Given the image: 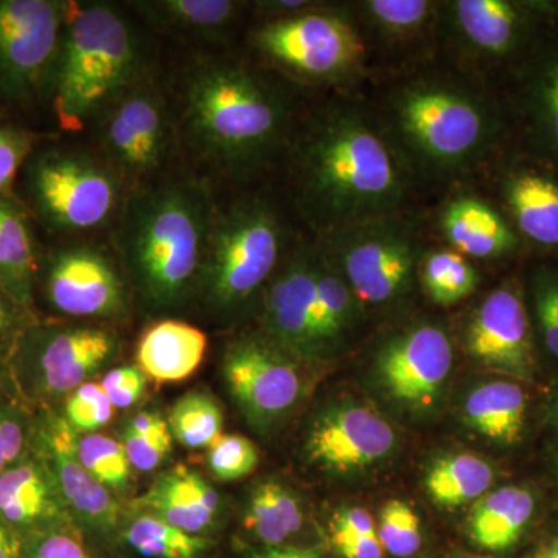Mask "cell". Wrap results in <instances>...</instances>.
Instances as JSON below:
<instances>
[{"instance_id":"1","label":"cell","mask_w":558,"mask_h":558,"mask_svg":"<svg viewBox=\"0 0 558 558\" xmlns=\"http://www.w3.org/2000/svg\"><path fill=\"white\" fill-rule=\"evenodd\" d=\"M270 182L314 240L428 202L363 94L312 97Z\"/></svg>"},{"instance_id":"55","label":"cell","mask_w":558,"mask_h":558,"mask_svg":"<svg viewBox=\"0 0 558 558\" xmlns=\"http://www.w3.org/2000/svg\"><path fill=\"white\" fill-rule=\"evenodd\" d=\"M534 558H558V534L550 535V537L543 539Z\"/></svg>"},{"instance_id":"11","label":"cell","mask_w":558,"mask_h":558,"mask_svg":"<svg viewBox=\"0 0 558 558\" xmlns=\"http://www.w3.org/2000/svg\"><path fill=\"white\" fill-rule=\"evenodd\" d=\"M119 349V336L106 326L38 319L11 355V380L25 405L49 410L105 369Z\"/></svg>"},{"instance_id":"43","label":"cell","mask_w":558,"mask_h":558,"mask_svg":"<svg viewBox=\"0 0 558 558\" xmlns=\"http://www.w3.org/2000/svg\"><path fill=\"white\" fill-rule=\"evenodd\" d=\"M35 427L36 416L20 396L0 400V473L27 453Z\"/></svg>"},{"instance_id":"45","label":"cell","mask_w":558,"mask_h":558,"mask_svg":"<svg viewBox=\"0 0 558 558\" xmlns=\"http://www.w3.org/2000/svg\"><path fill=\"white\" fill-rule=\"evenodd\" d=\"M258 459L255 444L240 435L219 436L207 451L209 470L222 481H236L250 475L258 465Z\"/></svg>"},{"instance_id":"18","label":"cell","mask_w":558,"mask_h":558,"mask_svg":"<svg viewBox=\"0 0 558 558\" xmlns=\"http://www.w3.org/2000/svg\"><path fill=\"white\" fill-rule=\"evenodd\" d=\"M301 365L256 330L227 344L222 374L231 398L250 424L264 429L274 427L299 405L304 395Z\"/></svg>"},{"instance_id":"47","label":"cell","mask_w":558,"mask_h":558,"mask_svg":"<svg viewBox=\"0 0 558 558\" xmlns=\"http://www.w3.org/2000/svg\"><path fill=\"white\" fill-rule=\"evenodd\" d=\"M38 319L35 311L24 306L5 289L0 288V363L2 365L9 366L11 355L16 351L22 337Z\"/></svg>"},{"instance_id":"33","label":"cell","mask_w":558,"mask_h":558,"mask_svg":"<svg viewBox=\"0 0 558 558\" xmlns=\"http://www.w3.org/2000/svg\"><path fill=\"white\" fill-rule=\"evenodd\" d=\"M418 292L433 306H459L478 293L483 284V267L453 250L429 244L418 263Z\"/></svg>"},{"instance_id":"29","label":"cell","mask_w":558,"mask_h":558,"mask_svg":"<svg viewBox=\"0 0 558 558\" xmlns=\"http://www.w3.org/2000/svg\"><path fill=\"white\" fill-rule=\"evenodd\" d=\"M314 244L315 317L323 351L326 359H330L354 343L368 317L340 271L317 242Z\"/></svg>"},{"instance_id":"21","label":"cell","mask_w":558,"mask_h":558,"mask_svg":"<svg viewBox=\"0 0 558 558\" xmlns=\"http://www.w3.org/2000/svg\"><path fill=\"white\" fill-rule=\"evenodd\" d=\"M259 332L301 363L326 360L315 317V244L301 233L258 306Z\"/></svg>"},{"instance_id":"32","label":"cell","mask_w":558,"mask_h":558,"mask_svg":"<svg viewBox=\"0 0 558 558\" xmlns=\"http://www.w3.org/2000/svg\"><path fill=\"white\" fill-rule=\"evenodd\" d=\"M529 399L515 381L495 380L473 389L464 402V421L498 446L512 447L524 438Z\"/></svg>"},{"instance_id":"15","label":"cell","mask_w":558,"mask_h":558,"mask_svg":"<svg viewBox=\"0 0 558 558\" xmlns=\"http://www.w3.org/2000/svg\"><path fill=\"white\" fill-rule=\"evenodd\" d=\"M36 290L61 317L121 319L128 314V288L117 260L97 245L68 240L40 248Z\"/></svg>"},{"instance_id":"53","label":"cell","mask_w":558,"mask_h":558,"mask_svg":"<svg viewBox=\"0 0 558 558\" xmlns=\"http://www.w3.org/2000/svg\"><path fill=\"white\" fill-rule=\"evenodd\" d=\"M21 539L0 520V558H20Z\"/></svg>"},{"instance_id":"12","label":"cell","mask_w":558,"mask_h":558,"mask_svg":"<svg viewBox=\"0 0 558 558\" xmlns=\"http://www.w3.org/2000/svg\"><path fill=\"white\" fill-rule=\"evenodd\" d=\"M95 153L117 172L128 191L143 189L168 174L175 148V123L163 90L143 76L92 121Z\"/></svg>"},{"instance_id":"8","label":"cell","mask_w":558,"mask_h":558,"mask_svg":"<svg viewBox=\"0 0 558 558\" xmlns=\"http://www.w3.org/2000/svg\"><path fill=\"white\" fill-rule=\"evenodd\" d=\"M558 31V0H440L438 60L505 95Z\"/></svg>"},{"instance_id":"3","label":"cell","mask_w":558,"mask_h":558,"mask_svg":"<svg viewBox=\"0 0 558 558\" xmlns=\"http://www.w3.org/2000/svg\"><path fill=\"white\" fill-rule=\"evenodd\" d=\"M312 100L247 53L194 62L180 87L179 131L234 189L270 182Z\"/></svg>"},{"instance_id":"51","label":"cell","mask_w":558,"mask_h":558,"mask_svg":"<svg viewBox=\"0 0 558 558\" xmlns=\"http://www.w3.org/2000/svg\"><path fill=\"white\" fill-rule=\"evenodd\" d=\"M332 534L377 535V526L368 510L352 508L341 510L333 519Z\"/></svg>"},{"instance_id":"24","label":"cell","mask_w":558,"mask_h":558,"mask_svg":"<svg viewBox=\"0 0 558 558\" xmlns=\"http://www.w3.org/2000/svg\"><path fill=\"white\" fill-rule=\"evenodd\" d=\"M396 447L391 424L377 411L341 405L317 418L307 454L315 464L337 473H351L384 461Z\"/></svg>"},{"instance_id":"50","label":"cell","mask_w":558,"mask_h":558,"mask_svg":"<svg viewBox=\"0 0 558 558\" xmlns=\"http://www.w3.org/2000/svg\"><path fill=\"white\" fill-rule=\"evenodd\" d=\"M332 543L344 558H381L384 546L377 535L332 534Z\"/></svg>"},{"instance_id":"41","label":"cell","mask_w":558,"mask_h":558,"mask_svg":"<svg viewBox=\"0 0 558 558\" xmlns=\"http://www.w3.org/2000/svg\"><path fill=\"white\" fill-rule=\"evenodd\" d=\"M50 135L24 126L0 109V196L17 197L16 183L33 150Z\"/></svg>"},{"instance_id":"5","label":"cell","mask_w":558,"mask_h":558,"mask_svg":"<svg viewBox=\"0 0 558 558\" xmlns=\"http://www.w3.org/2000/svg\"><path fill=\"white\" fill-rule=\"evenodd\" d=\"M145 75V40L123 10L110 2H70L46 94L62 131L84 130Z\"/></svg>"},{"instance_id":"14","label":"cell","mask_w":558,"mask_h":558,"mask_svg":"<svg viewBox=\"0 0 558 558\" xmlns=\"http://www.w3.org/2000/svg\"><path fill=\"white\" fill-rule=\"evenodd\" d=\"M473 185L494 202L529 256L558 258V167L510 142Z\"/></svg>"},{"instance_id":"35","label":"cell","mask_w":558,"mask_h":558,"mask_svg":"<svg viewBox=\"0 0 558 558\" xmlns=\"http://www.w3.org/2000/svg\"><path fill=\"white\" fill-rule=\"evenodd\" d=\"M495 480L492 465L470 453L450 454L433 462L424 484L429 499L444 509H457L481 499Z\"/></svg>"},{"instance_id":"54","label":"cell","mask_w":558,"mask_h":558,"mask_svg":"<svg viewBox=\"0 0 558 558\" xmlns=\"http://www.w3.org/2000/svg\"><path fill=\"white\" fill-rule=\"evenodd\" d=\"M11 396H17V392L14 389L13 380H11L9 366L0 363V400L11 398Z\"/></svg>"},{"instance_id":"6","label":"cell","mask_w":558,"mask_h":558,"mask_svg":"<svg viewBox=\"0 0 558 558\" xmlns=\"http://www.w3.org/2000/svg\"><path fill=\"white\" fill-rule=\"evenodd\" d=\"M301 233L274 183L240 190L213 223L197 289L209 310L236 317L259 304Z\"/></svg>"},{"instance_id":"23","label":"cell","mask_w":558,"mask_h":558,"mask_svg":"<svg viewBox=\"0 0 558 558\" xmlns=\"http://www.w3.org/2000/svg\"><path fill=\"white\" fill-rule=\"evenodd\" d=\"M505 97L513 142L558 167V31L521 69Z\"/></svg>"},{"instance_id":"34","label":"cell","mask_w":558,"mask_h":558,"mask_svg":"<svg viewBox=\"0 0 558 558\" xmlns=\"http://www.w3.org/2000/svg\"><path fill=\"white\" fill-rule=\"evenodd\" d=\"M304 513L296 495L279 481H264L252 490L244 527L259 546L278 548L303 529Z\"/></svg>"},{"instance_id":"2","label":"cell","mask_w":558,"mask_h":558,"mask_svg":"<svg viewBox=\"0 0 558 558\" xmlns=\"http://www.w3.org/2000/svg\"><path fill=\"white\" fill-rule=\"evenodd\" d=\"M363 95L428 201L473 182L513 140L505 95L439 60L379 76Z\"/></svg>"},{"instance_id":"26","label":"cell","mask_w":558,"mask_h":558,"mask_svg":"<svg viewBox=\"0 0 558 558\" xmlns=\"http://www.w3.org/2000/svg\"><path fill=\"white\" fill-rule=\"evenodd\" d=\"M128 7L153 31L197 43H229L250 22L241 0H137Z\"/></svg>"},{"instance_id":"49","label":"cell","mask_w":558,"mask_h":558,"mask_svg":"<svg viewBox=\"0 0 558 558\" xmlns=\"http://www.w3.org/2000/svg\"><path fill=\"white\" fill-rule=\"evenodd\" d=\"M329 0H255L250 2V22L284 20L322 9Z\"/></svg>"},{"instance_id":"39","label":"cell","mask_w":558,"mask_h":558,"mask_svg":"<svg viewBox=\"0 0 558 558\" xmlns=\"http://www.w3.org/2000/svg\"><path fill=\"white\" fill-rule=\"evenodd\" d=\"M121 444L132 469L153 472L163 464L172 447V433L167 418L156 411H142L124 425Z\"/></svg>"},{"instance_id":"44","label":"cell","mask_w":558,"mask_h":558,"mask_svg":"<svg viewBox=\"0 0 558 558\" xmlns=\"http://www.w3.org/2000/svg\"><path fill=\"white\" fill-rule=\"evenodd\" d=\"M64 400L62 418L76 435H90L106 427L116 411L101 385L90 381L70 392Z\"/></svg>"},{"instance_id":"16","label":"cell","mask_w":558,"mask_h":558,"mask_svg":"<svg viewBox=\"0 0 558 558\" xmlns=\"http://www.w3.org/2000/svg\"><path fill=\"white\" fill-rule=\"evenodd\" d=\"M454 362L450 329L432 318L396 326L374 351V374L395 402L411 410L435 405Z\"/></svg>"},{"instance_id":"17","label":"cell","mask_w":558,"mask_h":558,"mask_svg":"<svg viewBox=\"0 0 558 558\" xmlns=\"http://www.w3.org/2000/svg\"><path fill=\"white\" fill-rule=\"evenodd\" d=\"M424 219L432 244L453 250L483 269L529 258L509 220L473 183L436 194L425 204Z\"/></svg>"},{"instance_id":"13","label":"cell","mask_w":558,"mask_h":558,"mask_svg":"<svg viewBox=\"0 0 558 558\" xmlns=\"http://www.w3.org/2000/svg\"><path fill=\"white\" fill-rule=\"evenodd\" d=\"M69 0H0V109L46 105Z\"/></svg>"},{"instance_id":"52","label":"cell","mask_w":558,"mask_h":558,"mask_svg":"<svg viewBox=\"0 0 558 558\" xmlns=\"http://www.w3.org/2000/svg\"><path fill=\"white\" fill-rule=\"evenodd\" d=\"M248 558H323L311 549L295 548V546H278V548H252Z\"/></svg>"},{"instance_id":"48","label":"cell","mask_w":558,"mask_h":558,"mask_svg":"<svg viewBox=\"0 0 558 558\" xmlns=\"http://www.w3.org/2000/svg\"><path fill=\"white\" fill-rule=\"evenodd\" d=\"M100 385L113 409L126 410L145 395L146 374L138 366L124 365L110 369Z\"/></svg>"},{"instance_id":"9","label":"cell","mask_w":558,"mask_h":558,"mask_svg":"<svg viewBox=\"0 0 558 558\" xmlns=\"http://www.w3.org/2000/svg\"><path fill=\"white\" fill-rule=\"evenodd\" d=\"M128 191L117 172L90 149L40 143L25 161L16 196L47 233L78 240L119 218Z\"/></svg>"},{"instance_id":"37","label":"cell","mask_w":558,"mask_h":558,"mask_svg":"<svg viewBox=\"0 0 558 558\" xmlns=\"http://www.w3.org/2000/svg\"><path fill=\"white\" fill-rule=\"evenodd\" d=\"M120 537L143 558H207L209 553L208 538L186 534L148 512L128 520Z\"/></svg>"},{"instance_id":"7","label":"cell","mask_w":558,"mask_h":558,"mask_svg":"<svg viewBox=\"0 0 558 558\" xmlns=\"http://www.w3.org/2000/svg\"><path fill=\"white\" fill-rule=\"evenodd\" d=\"M245 53L311 97L365 94L376 80L349 0L284 20L250 22Z\"/></svg>"},{"instance_id":"46","label":"cell","mask_w":558,"mask_h":558,"mask_svg":"<svg viewBox=\"0 0 558 558\" xmlns=\"http://www.w3.org/2000/svg\"><path fill=\"white\" fill-rule=\"evenodd\" d=\"M20 558H95L75 526L54 529L21 542Z\"/></svg>"},{"instance_id":"28","label":"cell","mask_w":558,"mask_h":558,"mask_svg":"<svg viewBox=\"0 0 558 558\" xmlns=\"http://www.w3.org/2000/svg\"><path fill=\"white\" fill-rule=\"evenodd\" d=\"M40 248L28 209L17 197L0 196V288L33 311Z\"/></svg>"},{"instance_id":"57","label":"cell","mask_w":558,"mask_h":558,"mask_svg":"<svg viewBox=\"0 0 558 558\" xmlns=\"http://www.w3.org/2000/svg\"><path fill=\"white\" fill-rule=\"evenodd\" d=\"M553 462H554V469H556V472L558 475V444H557L556 450H554V453H553Z\"/></svg>"},{"instance_id":"27","label":"cell","mask_w":558,"mask_h":558,"mask_svg":"<svg viewBox=\"0 0 558 558\" xmlns=\"http://www.w3.org/2000/svg\"><path fill=\"white\" fill-rule=\"evenodd\" d=\"M140 508L186 534L208 538L218 524L220 499L199 473L180 465L154 481Z\"/></svg>"},{"instance_id":"22","label":"cell","mask_w":558,"mask_h":558,"mask_svg":"<svg viewBox=\"0 0 558 558\" xmlns=\"http://www.w3.org/2000/svg\"><path fill=\"white\" fill-rule=\"evenodd\" d=\"M73 438L75 433L68 422L53 411L44 410L36 417L33 444L53 472L72 523L80 532L84 529L100 539L119 538L123 526L119 501L83 468Z\"/></svg>"},{"instance_id":"36","label":"cell","mask_w":558,"mask_h":558,"mask_svg":"<svg viewBox=\"0 0 558 558\" xmlns=\"http://www.w3.org/2000/svg\"><path fill=\"white\" fill-rule=\"evenodd\" d=\"M521 278L535 347L558 362V258L529 256Z\"/></svg>"},{"instance_id":"38","label":"cell","mask_w":558,"mask_h":558,"mask_svg":"<svg viewBox=\"0 0 558 558\" xmlns=\"http://www.w3.org/2000/svg\"><path fill=\"white\" fill-rule=\"evenodd\" d=\"M168 424L172 438L183 447L208 449L222 436L223 414L213 396L191 391L174 403Z\"/></svg>"},{"instance_id":"19","label":"cell","mask_w":558,"mask_h":558,"mask_svg":"<svg viewBox=\"0 0 558 558\" xmlns=\"http://www.w3.org/2000/svg\"><path fill=\"white\" fill-rule=\"evenodd\" d=\"M461 343L473 362L510 379L532 380L538 355L521 278L484 293L465 315Z\"/></svg>"},{"instance_id":"25","label":"cell","mask_w":558,"mask_h":558,"mask_svg":"<svg viewBox=\"0 0 558 558\" xmlns=\"http://www.w3.org/2000/svg\"><path fill=\"white\" fill-rule=\"evenodd\" d=\"M0 520L21 542L75 526L53 472L33 442L24 457L0 473Z\"/></svg>"},{"instance_id":"4","label":"cell","mask_w":558,"mask_h":558,"mask_svg":"<svg viewBox=\"0 0 558 558\" xmlns=\"http://www.w3.org/2000/svg\"><path fill=\"white\" fill-rule=\"evenodd\" d=\"M218 209L207 183L193 175L168 172L128 194L113 245L148 310H174L197 292Z\"/></svg>"},{"instance_id":"42","label":"cell","mask_w":558,"mask_h":558,"mask_svg":"<svg viewBox=\"0 0 558 558\" xmlns=\"http://www.w3.org/2000/svg\"><path fill=\"white\" fill-rule=\"evenodd\" d=\"M377 537L392 557L411 558L421 549V521L410 505L391 499L380 510Z\"/></svg>"},{"instance_id":"59","label":"cell","mask_w":558,"mask_h":558,"mask_svg":"<svg viewBox=\"0 0 558 558\" xmlns=\"http://www.w3.org/2000/svg\"><path fill=\"white\" fill-rule=\"evenodd\" d=\"M418 558H427V557H418Z\"/></svg>"},{"instance_id":"10","label":"cell","mask_w":558,"mask_h":558,"mask_svg":"<svg viewBox=\"0 0 558 558\" xmlns=\"http://www.w3.org/2000/svg\"><path fill=\"white\" fill-rule=\"evenodd\" d=\"M424 207L312 238L348 282L366 317L403 310L418 292V263L432 244Z\"/></svg>"},{"instance_id":"56","label":"cell","mask_w":558,"mask_h":558,"mask_svg":"<svg viewBox=\"0 0 558 558\" xmlns=\"http://www.w3.org/2000/svg\"><path fill=\"white\" fill-rule=\"evenodd\" d=\"M548 417L550 425H553L554 429L558 433V395L556 398L550 400L549 407H548Z\"/></svg>"},{"instance_id":"30","label":"cell","mask_w":558,"mask_h":558,"mask_svg":"<svg viewBox=\"0 0 558 558\" xmlns=\"http://www.w3.org/2000/svg\"><path fill=\"white\" fill-rule=\"evenodd\" d=\"M537 515V497L524 486L499 487L484 495L470 513V537L488 553L519 546Z\"/></svg>"},{"instance_id":"20","label":"cell","mask_w":558,"mask_h":558,"mask_svg":"<svg viewBox=\"0 0 558 558\" xmlns=\"http://www.w3.org/2000/svg\"><path fill=\"white\" fill-rule=\"evenodd\" d=\"M376 78L438 60L440 0H349Z\"/></svg>"},{"instance_id":"31","label":"cell","mask_w":558,"mask_h":558,"mask_svg":"<svg viewBox=\"0 0 558 558\" xmlns=\"http://www.w3.org/2000/svg\"><path fill=\"white\" fill-rule=\"evenodd\" d=\"M207 336L185 322L165 319L150 326L137 349L138 368L161 384L185 380L207 351Z\"/></svg>"},{"instance_id":"40","label":"cell","mask_w":558,"mask_h":558,"mask_svg":"<svg viewBox=\"0 0 558 558\" xmlns=\"http://www.w3.org/2000/svg\"><path fill=\"white\" fill-rule=\"evenodd\" d=\"M73 449L83 468L110 492L123 494L131 484L132 465L120 440L90 433L76 435Z\"/></svg>"},{"instance_id":"58","label":"cell","mask_w":558,"mask_h":558,"mask_svg":"<svg viewBox=\"0 0 558 558\" xmlns=\"http://www.w3.org/2000/svg\"><path fill=\"white\" fill-rule=\"evenodd\" d=\"M465 558H490V557H465Z\"/></svg>"}]
</instances>
